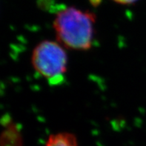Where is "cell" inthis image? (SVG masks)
<instances>
[{"label":"cell","instance_id":"obj_3","mask_svg":"<svg viewBox=\"0 0 146 146\" xmlns=\"http://www.w3.org/2000/svg\"><path fill=\"white\" fill-rule=\"evenodd\" d=\"M44 146H80L77 138L69 132H59L48 137Z\"/></svg>","mask_w":146,"mask_h":146},{"label":"cell","instance_id":"obj_4","mask_svg":"<svg viewBox=\"0 0 146 146\" xmlns=\"http://www.w3.org/2000/svg\"><path fill=\"white\" fill-rule=\"evenodd\" d=\"M113 1L118 4H120V5H132V4L135 3L138 0H113Z\"/></svg>","mask_w":146,"mask_h":146},{"label":"cell","instance_id":"obj_2","mask_svg":"<svg viewBox=\"0 0 146 146\" xmlns=\"http://www.w3.org/2000/svg\"><path fill=\"white\" fill-rule=\"evenodd\" d=\"M33 69L51 85L62 83L68 70V57L65 48L57 41L43 40L33 48Z\"/></svg>","mask_w":146,"mask_h":146},{"label":"cell","instance_id":"obj_1","mask_svg":"<svg viewBox=\"0 0 146 146\" xmlns=\"http://www.w3.org/2000/svg\"><path fill=\"white\" fill-rule=\"evenodd\" d=\"M96 17L75 7L58 11L53 22L56 38L65 48L85 51L93 46Z\"/></svg>","mask_w":146,"mask_h":146}]
</instances>
